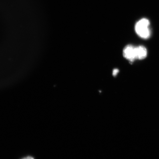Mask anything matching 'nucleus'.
<instances>
[{
	"mask_svg": "<svg viewBox=\"0 0 159 159\" xmlns=\"http://www.w3.org/2000/svg\"><path fill=\"white\" fill-rule=\"evenodd\" d=\"M150 21L148 19L145 18L141 19L136 23L135 25V31L139 37L144 39H148L150 37Z\"/></svg>",
	"mask_w": 159,
	"mask_h": 159,
	"instance_id": "1",
	"label": "nucleus"
},
{
	"mask_svg": "<svg viewBox=\"0 0 159 159\" xmlns=\"http://www.w3.org/2000/svg\"><path fill=\"white\" fill-rule=\"evenodd\" d=\"M123 55L125 58L130 62H133L136 59L135 47L132 45H128L123 51Z\"/></svg>",
	"mask_w": 159,
	"mask_h": 159,
	"instance_id": "2",
	"label": "nucleus"
},
{
	"mask_svg": "<svg viewBox=\"0 0 159 159\" xmlns=\"http://www.w3.org/2000/svg\"><path fill=\"white\" fill-rule=\"evenodd\" d=\"M136 59L142 60L146 58L147 56V49L143 46L135 47Z\"/></svg>",
	"mask_w": 159,
	"mask_h": 159,
	"instance_id": "3",
	"label": "nucleus"
},
{
	"mask_svg": "<svg viewBox=\"0 0 159 159\" xmlns=\"http://www.w3.org/2000/svg\"><path fill=\"white\" fill-rule=\"evenodd\" d=\"M119 72V70L118 69H115L113 71V75L114 76H116V75L118 74Z\"/></svg>",
	"mask_w": 159,
	"mask_h": 159,
	"instance_id": "4",
	"label": "nucleus"
},
{
	"mask_svg": "<svg viewBox=\"0 0 159 159\" xmlns=\"http://www.w3.org/2000/svg\"><path fill=\"white\" fill-rule=\"evenodd\" d=\"M21 159H34V158L33 157H31L30 156H28V157H25V158H22Z\"/></svg>",
	"mask_w": 159,
	"mask_h": 159,
	"instance_id": "5",
	"label": "nucleus"
}]
</instances>
